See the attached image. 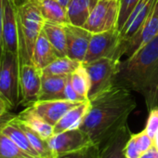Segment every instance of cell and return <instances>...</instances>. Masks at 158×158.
I'll list each match as a JSON object with an SVG mask.
<instances>
[{"instance_id": "35", "label": "cell", "mask_w": 158, "mask_h": 158, "mask_svg": "<svg viewBox=\"0 0 158 158\" xmlns=\"http://www.w3.org/2000/svg\"><path fill=\"white\" fill-rule=\"evenodd\" d=\"M17 115L12 114L11 112H9L7 114H5L4 115L0 116V130H2V128L11 120H13Z\"/></svg>"}, {"instance_id": "14", "label": "cell", "mask_w": 158, "mask_h": 158, "mask_svg": "<svg viewBox=\"0 0 158 158\" xmlns=\"http://www.w3.org/2000/svg\"><path fill=\"white\" fill-rule=\"evenodd\" d=\"M157 0H140L120 31L123 41L132 37L145 23Z\"/></svg>"}, {"instance_id": "1", "label": "cell", "mask_w": 158, "mask_h": 158, "mask_svg": "<svg viewBox=\"0 0 158 158\" xmlns=\"http://www.w3.org/2000/svg\"><path fill=\"white\" fill-rule=\"evenodd\" d=\"M136 108L128 88L114 83L111 88L89 99V108L79 128L91 142L102 147L112 137L126 127L128 116Z\"/></svg>"}, {"instance_id": "25", "label": "cell", "mask_w": 158, "mask_h": 158, "mask_svg": "<svg viewBox=\"0 0 158 158\" xmlns=\"http://www.w3.org/2000/svg\"><path fill=\"white\" fill-rule=\"evenodd\" d=\"M71 82L76 93L83 100L89 101L90 79L88 71L83 65V63L71 74Z\"/></svg>"}, {"instance_id": "18", "label": "cell", "mask_w": 158, "mask_h": 158, "mask_svg": "<svg viewBox=\"0 0 158 158\" xmlns=\"http://www.w3.org/2000/svg\"><path fill=\"white\" fill-rule=\"evenodd\" d=\"M89 108V100L83 102L69 110L54 126V134H58L69 129L77 128Z\"/></svg>"}, {"instance_id": "7", "label": "cell", "mask_w": 158, "mask_h": 158, "mask_svg": "<svg viewBox=\"0 0 158 158\" xmlns=\"http://www.w3.org/2000/svg\"><path fill=\"white\" fill-rule=\"evenodd\" d=\"M119 0H98L83 27L91 34L117 29Z\"/></svg>"}, {"instance_id": "29", "label": "cell", "mask_w": 158, "mask_h": 158, "mask_svg": "<svg viewBox=\"0 0 158 158\" xmlns=\"http://www.w3.org/2000/svg\"><path fill=\"white\" fill-rule=\"evenodd\" d=\"M139 1L140 0H119V16L117 23V30L119 32Z\"/></svg>"}, {"instance_id": "13", "label": "cell", "mask_w": 158, "mask_h": 158, "mask_svg": "<svg viewBox=\"0 0 158 158\" xmlns=\"http://www.w3.org/2000/svg\"><path fill=\"white\" fill-rule=\"evenodd\" d=\"M81 102H72L68 100L37 101L31 106L45 121L54 127L69 110Z\"/></svg>"}, {"instance_id": "32", "label": "cell", "mask_w": 158, "mask_h": 158, "mask_svg": "<svg viewBox=\"0 0 158 158\" xmlns=\"http://www.w3.org/2000/svg\"><path fill=\"white\" fill-rule=\"evenodd\" d=\"M124 155L126 158H139L141 155V152L138 148L134 138L130 134L129 139H127L125 147H124Z\"/></svg>"}, {"instance_id": "8", "label": "cell", "mask_w": 158, "mask_h": 158, "mask_svg": "<svg viewBox=\"0 0 158 158\" xmlns=\"http://www.w3.org/2000/svg\"><path fill=\"white\" fill-rule=\"evenodd\" d=\"M48 142L55 157L81 150L92 144L88 135L79 127L53 134L48 139Z\"/></svg>"}, {"instance_id": "10", "label": "cell", "mask_w": 158, "mask_h": 158, "mask_svg": "<svg viewBox=\"0 0 158 158\" xmlns=\"http://www.w3.org/2000/svg\"><path fill=\"white\" fill-rule=\"evenodd\" d=\"M156 35H158V0L155 2L149 17L139 31L128 40L124 41V55H127V58L132 56Z\"/></svg>"}, {"instance_id": "19", "label": "cell", "mask_w": 158, "mask_h": 158, "mask_svg": "<svg viewBox=\"0 0 158 158\" xmlns=\"http://www.w3.org/2000/svg\"><path fill=\"white\" fill-rule=\"evenodd\" d=\"M4 134H6L10 139H12L17 146H19L24 152H26L32 158H40L36 151L32 146L26 133L21 127L20 123L16 119V117L9 122L1 130Z\"/></svg>"}, {"instance_id": "37", "label": "cell", "mask_w": 158, "mask_h": 158, "mask_svg": "<svg viewBox=\"0 0 158 158\" xmlns=\"http://www.w3.org/2000/svg\"><path fill=\"white\" fill-rule=\"evenodd\" d=\"M9 112H11L9 105L7 104V102L1 97H0V116L4 115L5 114H7Z\"/></svg>"}, {"instance_id": "27", "label": "cell", "mask_w": 158, "mask_h": 158, "mask_svg": "<svg viewBox=\"0 0 158 158\" xmlns=\"http://www.w3.org/2000/svg\"><path fill=\"white\" fill-rule=\"evenodd\" d=\"M0 158H32L0 130Z\"/></svg>"}, {"instance_id": "2", "label": "cell", "mask_w": 158, "mask_h": 158, "mask_svg": "<svg viewBox=\"0 0 158 158\" xmlns=\"http://www.w3.org/2000/svg\"><path fill=\"white\" fill-rule=\"evenodd\" d=\"M116 80L142 95L149 111L158 107V35L120 61Z\"/></svg>"}, {"instance_id": "4", "label": "cell", "mask_w": 158, "mask_h": 158, "mask_svg": "<svg viewBox=\"0 0 158 158\" xmlns=\"http://www.w3.org/2000/svg\"><path fill=\"white\" fill-rule=\"evenodd\" d=\"M20 60L16 53L4 51L0 61V97L10 111L21 105Z\"/></svg>"}, {"instance_id": "17", "label": "cell", "mask_w": 158, "mask_h": 158, "mask_svg": "<svg viewBox=\"0 0 158 158\" xmlns=\"http://www.w3.org/2000/svg\"><path fill=\"white\" fill-rule=\"evenodd\" d=\"M17 119L39 134L43 139H48L54 134V127L45 121L32 106L17 114Z\"/></svg>"}, {"instance_id": "28", "label": "cell", "mask_w": 158, "mask_h": 158, "mask_svg": "<svg viewBox=\"0 0 158 158\" xmlns=\"http://www.w3.org/2000/svg\"><path fill=\"white\" fill-rule=\"evenodd\" d=\"M100 154L101 147L92 143L81 150L58 155L56 158H100Z\"/></svg>"}, {"instance_id": "40", "label": "cell", "mask_w": 158, "mask_h": 158, "mask_svg": "<svg viewBox=\"0 0 158 158\" xmlns=\"http://www.w3.org/2000/svg\"><path fill=\"white\" fill-rule=\"evenodd\" d=\"M37 1H41V0H37Z\"/></svg>"}, {"instance_id": "26", "label": "cell", "mask_w": 158, "mask_h": 158, "mask_svg": "<svg viewBox=\"0 0 158 158\" xmlns=\"http://www.w3.org/2000/svg\"><path fill=\"white\" fill-rule=\"evenodd\" d=\"M16 119H17V116H16ZM18 122L20 123V125L23 127V129L24 130V132L26 133L32 146L36 151V152L38 153L40 158H56L48 145V139H43L39 134H37L35 131L31 129L29 127H27L21 121L18 120Z\"/></svg>"}, {"instance_id": "34", "label": "cell", "mask_w": 158, "mask_h": 158, "mask_svg": "<svg viewBox=\"0 0 158 158\" xmlns=\"http://www.w3.org/2000/svg\"><path fill=\"white\" fill-rule=\"evenodd\" d=\"M3 11H4V0H0V61L4 52L3 48Z\"/></svg>"}, {"instance_id": "5", "label": "cell", "mask_w": 158, "mask_h": 158, "mask_svg": "<svg viewBox=\"0 0 158 158\" xmlns=\"http://www.w3.org/2000/svg\"><path fill=\"white\" fill-rule=\"evenodd\" d=\"M123 43L124 41L117 29L92 34L83 63H88L102 58L120 60L124 55Z\"/></svg>"}, {"instance_id": "30", "label": "cell", "mask_w": 158, "mask_h": 158, "mask_svg": "<svg viewBox=\"0 0 158 158\" xmlns=\"http://www.w3.org/2000/svg\"><path fill=\"white\" fill-rule=\"evenodd\" d=\"M131 135L134 138L135 142H136L138 148L139 149V151L141 152V153L145 152L146 151H148L149 149L153 147V139L151 138L146 133V131L144 129L137 134L131 133Z\"/></svg>"}, {"instance_id": "39", "label": "cell", "mask_w": 158, "mask_h": 158, "mask_svg": "<svg viewBox=\"0 0 158 158\" xmlns=\"http://www.w3.org/2000/svg\"><path fill=\"white\" fill-rule=\"evenodd\" d=\"M57 1L59 2V3H60L63 7H67L68 6V4H69V2H70V0H57Z\"/></svg>"}, {"instance_id": "11", "label": "cell", "mask_w": 158, "mask_h": 158, "mask_svg": "<svg viewBox=\"0 0 158 158\" xmlns=\"http://www.w3.org/2000/svg\"><path fill=\"white\" fill-rule=\"evenodd\" d=\"M64 26L66 32L67 56L83 62L92 34L83 26H76L71 23Z\"/></svg>"}, {"instance_id": "6", "label": "cell", "mask_w": 158, "mask_h": 158, "mask_svg": "<svg viewBox=\"0 0 158 158\" xmlns=\"http://www.w3.org/2000/svg\"><path fill=\"white\" fill-rule=\"evenodd\" d=\"M120 60L102 58L83 63L90 79L89 100L96 94L111 88L116 81Z\"/></svg>"}, {"instance_id": "21", "label": "cell", "mask_w": 158, "mask_h": 158, "mask_svg": "<svg viewBox=\"0 0 158 158\" xmlns=\"http://www.w3.org/2000/svg\"><path fill=\"white\" fill-rule=\"evenodd\" d=\"M130 134L127 126L117 132L102 147H101L100 158H126L123 150Z\"/></svg>"}, {"instance_id": "12", "label": "cell", "mask_w": 158, "mask_h": 158, "mask_svg": "<svg viewBox=\"0 0 158 158\" xmlns=\"http://www.w3.org/2000/svg\"><path fill=\"white\" fill-rule=\"evenodd\" d=\"M17 0H4L3 48L4 51L18 54Z\"/></svg>"}, {"instance_id": "24", "label": "cell", "mask_w": 158, "mask_h": 158, "mask_svg": "<svg viewBox=\"0 0 158 158\" xmlns=\"http://www.w3.org/2000/svg\"><path fill=\"white\" fill-rule=\"evenodd\" d=\"M82 63V61L71 59L68 56L59 57L48 66H47L42 71V73L57 76H68L80 67Z\"/></svg>"}, {"instance_id": "20", "label": "cell", "mask_w": 158, "mask_h": 158, "mask_svg": "<svg viewBox=\"0 0 158 158\" xmlns=\"http://www.w3.org/2000/svg\"><path fill=\"white\" fill-rule=\"evenodd\" d=\"M98 0H70L66 7L69 23L83 26Z\"/></svg>"}, {"instance_id": "9", "label": "cell", "mask_w": 158, "mask_h": 158, "mask_svg": "<svg viewBox=\"0 0 158 158\" xmlns=\"http://www.w3.org/2000/svg\"><path fill=\"white\" fill-rule=\"evenodd\" d=\"M42 72L33 63H25L20 66L21 105L31 106L39 99L41 89Z\"/></svg>"}, {"instance_id": "3", "label": "cell", "mask_w": 158, "mask_h": 158, "mask_svg": "<svg viewBox=\"0 0 158 158\" xmlns=\"http://www.w3.org/2000/svg\"><path fill=\"white\" fill-rule=\"evenodd\" d=\"M45 22L35 0H24L17 5L18 55L21 65L32 63L35 45Z\"/></svg>"}, {"instance_id": "15", "label": "cell", "mask_w": 158, "mask_h": 158, "mask_svg": "<svg viewBox=\"0 0 158 158\" xmlns=\"http://www.w3.org/2000/svg\"><path fill=\"white\" fill-rule=\"evenodd\" d=\"M60 57L51 43L48 41L45 33L41 31L35 45L32 63L41 72L53 62L56 59Z\"/></svg>"}, {"instance_id": "36", "label": "cell", "mask_w": 158, "mask_h": 158, "mask_svg": "<svg viewBox=\"0 0 158 158\" xmlns=\"http://www.w3.org/2000/svg\"><path fill=\"white\" fill-rule=\"evenodd\" d=\"M139 158H158V150L153 146L145 152L141 153Z\"/></svg>"}, {"instance_id": "16", "label": "cell", "mask_w": 158, "mask_h": 158, "mask_svg": "<svg viewBox=\"0 0 158 158\" xmlns=\"http://www.w3.org/2000/svg\"><path fill=\"white\" fill-rule=\"evenodd\" d=\"M68 76H57L42 73L41 89L38 101L65 100L64 88Z\"/></svg>"}, {"instance_id": "33", "label": "cell", "mask_w": 158, "mask_h": 158, "mask_svg": "<svg viewBox=\"0 0 158 158\" xmlns=\"http://www.w3.org/2000/svg\"><path fill=\"white\" fill-rule=\"evenodd\" d=\"M64 99L68 100V101H72V102H87V101L83 100L74 90V89L72 85V82H71V75L68 76L67 80H66V84H65V88H64Z\"/></svg>"}, {"instance_id": "23", "label": "cell", "mask_w": 158, "mask_h": 158, "mask_svg": "<svg viewBox=\"0 0 158 158\" xmlns=\"http://www.w3.org/2000/svg\"><path fill=\"white\" fill-rule=\"evenodd\" d=\"M42 31L60 57L67 56V43L65 26L60 23L45 22Z\"/></svg>"}, {"instance_id": "38", "label": "cell", "mask_w": 158, "mask_h": 158, "mask_svg": "<svg viewBox=\"0 0 158 158\" xmlns=\"http://www.w3.org/2000/svg\"><path fill=\"white\" fill-rule=\"evenodd\" d=\"M153 146L158 150V131L156 132V134L153 138Z\"/></svg>"}, {"instance_id": "22", "label": "cell", "mask_w": 158, "mask_h": 158, "mask_svg": "<svg viewBox=\"0 0 158 158\" xmlns=\"http://www.w3.org/2000/svg\"><path fill=\"white\" fill-rule=\"evenodd\" d=\"M35 1L36 2L45 21L62 25L70 23L66 8L57 0H41V1L35 0Z\"/></svg>"}, {"instance_id": "31", "label": "cell", "mask_w": 158, "mask_h": 158, "mask_svg": "<svg viewBox=\"0 0 158 158\" xmlns=\"http://www.w3.org/2000/svg\"><path fill=\"white\" fill-rule=\"evenodd\" d=\"M144 130L151 138H154L158 131V107H154L149 111V116Z\"/></svg>"}]
</instances>
